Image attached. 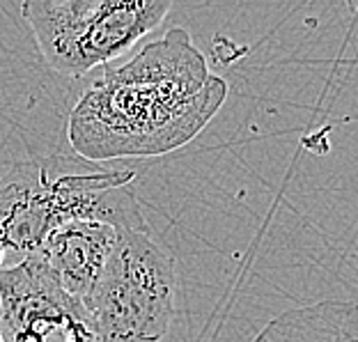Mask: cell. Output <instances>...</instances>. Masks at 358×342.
<instances>
[{
	"label": "cell",
	"instance_id": "obj_7",
	"mask_svg": "<svg viewBox=\"0 0 358 342\" xmlns=\"http://www.w3.org/2000/svg\"><path fill=\"white\" fill-rule=\"evenodd\" d=\"M253 342H358V299H331L273 317Z\"/></svg>",
	"mask_w": 358,
	"mask_h": 342
},
{
	"label": "cell",
	"instance_id": "obj_5",
	"mask_svg": "<svg viewBox=\"0 0 358 342\" xmlns=\"http://www.w3.org/2000/svg\"><path fill=\"white\" fill-rule=\"evenodd\" d=\"M0 331L5 342H99L85 306L32 257L0 269Z\"/></svg>",
	"mask_w": 358,
	"mask_h": 342
},
{
	"label": "cell",
	"instance_id": "obj_2",
	"mask_svg": "<svg viewBox=\"0 0 358 342\" xmlns=\"http://www.w3.org/2000/svg\"><path fill=\"white\" fill-rule=\"evenodd\" d=\"M131 182L134 170H110L67 154L14 164L0 177V243L21 262L74 221L148 230Z\"/></svg>",
	"mask_w": 358,
	"mask_h": 342
},
{
	"label": "cell",
	"instance_id": "obj_9",
	"mask_svg": "<svg viewBox=\"0 0 358 342\" xmlns=\"http://www.w3.org/2000/svg\"><path fill=\"white\" fill-rule=\"evenodd\" d=\"M0 342H5V340H3V331H0Z\"/></svg>",
	"mask_w": 358,
	"mask_h": 342
},
{
	"label": "cell",
	"instance_id": "obj_3",
	"mask_svg": "<svg viewBox=\"0 0 358 342\" xmlns=\"http://www.w3.org/2000/svg\"><path fill=\"white\" fill-rule=\"evenodd\" d=\"M173 10L170 0H28L21 14L44 62L80 78L117 60Z\"/></svg>",
	"mask_w": 358,
	"mask_h": 342
},
{
	"label": "cell",
	"instance_id": "obj_8",
	"mask_svg": "<svg viewBox=\"0 0 358 342\" xmlns=\"http://www.w3.org/2000/svg\"><path fill=\"white\" fill-rule=\"evenodd\" d=\"M5 257H7V250H5V246L0 243V269H3V262H5Z\"/></svg>",
	"mask_w": 358,
	"mask_h": 342
},
{
	"label": "cell",
	"instance_id": "obj_6",
	"mask_svg": "<svg viewBox=\"0 0 358 342\" xmlns=\"http://www.w3.org/2000/svg\"><path fill=\"white\" fill-rule=\"evenodd\" d=\"M120 230L101 221H74L58 227L35 253L28 255L44 269L64 294L83 301L101 278L117 246Z\"/></svg>",
	"mask_w": 358,
	"mask_h": 342
},
{
	"label": "cell",
	"instance_id": "obj_4",
	"mask_svg": "<svg viewBox=\"0 0 358 342\" xmlns=\"http://www.w3.org/2000/svg\"><path fill=\"white\" fill-rule=\"evenodd\" d=\"M177 269L148 230H120L101 278L83 301L99 342H161L175 320Z\"/></svg>",
	"mask_w": 358,
	"mask_h": 342
},
{
	"label": "cell",
	"instance_id": "obj_1",
	"mask_svg": "<svg viewBox=\"0 0 358 342\" xmlns=\"http://www.w3.org/2000/svg\"><path fill=\"white\" fill-rule=\"evenodd\" d=\"M227 92L189 30L173 28L80 94L67 136L76 157L92 164L161 157L205 131Z\"/></svg>",
	"mask_w": 358,
	"mask_h": 342
},
{
	"label": "cell",
	"instance_id": "obj_10",
	"mask_svg": "<svg viewBox=\"0 0 358 342\" xmlns=\"http://www.w3.org/2000/svg\"><path fill=\"white\" fill-rule=\"evenodd\" d=\"M352 10H356V12H358V7H354V5H352Z\"/></svg>",
	"mask_w": 358,
	"mask_h": 342
}]
</instances>
